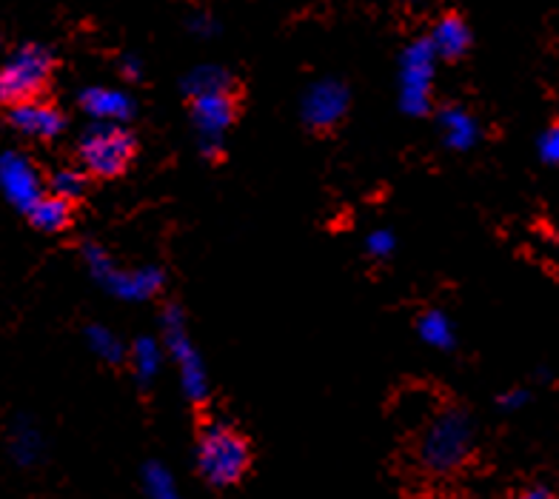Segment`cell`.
I'll use <instances>...</instances> for the list:
<instances>
[{"label": "cell", "instance_id": "6da1fadb", "mask_svg": "<svg viewBox=\"0 0 559 499\" xmlns=\"http://www.w3.org/2000/svg\"><path fill=\"white\" fill-rule=\"evenodd\" d=\"M251 448L243 433L228 423H209L198 437V471L212 488H231L246 477Z\"/></svg>", "mask_w": 559, "mask_h": 499}, {"label": "cell", "instance_id": "7a4b0ae2", "mask_svg": "<svg viewBox=\"0 0 559 499\" xmlns=\"http://www.w3.org/2000/svg\"><path fill=\"white\" fill-rule=\"evenodd\" d=\"M55 55L40 44H23L0 67V104L21 106L37 100L52 81Z\"/></svg>", "mask_w": 559, "mask_h": 499}, {"label": "cell", "instance_id": "3957f363", "mask_svg": "<svg viewBox=\"0 0 559 499\" xmlns=\"http://www.w3.org/2000/svg\"><path fill=\"white\" fill-rule=\"evenodd\" d=\"M474 428L468 414L460 408H449L435 423L426 428L423 442H419V463L435 474H449L465 463V456L472 454Z\"/></svg>", "mask_w": 559, "mask_h": 499}, {"label": "cell", "instance_id": "277c9868", "mask_svg": "<svg viewBox=\"0 0 559 499\" xmlns=\"http://www.w3.org/2000/svg\"><path fill=\"white\" fill-rule=\"evenodd\" d=\"M83 263H86L88 274L118 300L126 302H143L148 297H155L163 286H166V274L157 269V265H146V269H118L115 260L109 258V251L97 242L86 240L83 242Z\"/></svg>", "mask_w": 559, "mask_h": 499}, {"label": "cell", "instance_id": "5b68a950", "mask_svg": "<svg viewBox=\"0 0 559 499\" xmlns=\"http://www.w3.org/2000/svg\"><path fill=\"white\" fill-rule=\"evenodd\" d=\"M138 140L120 123H92L78 143L86 175L95 177H118L123 175L134 161Z\"/></svg>", "mask_w": 559, "mask_h": 499}, {"label": "cell", "instance_id": "8992f818", "mask_svg": "<svg viewBox=\"0 0 559 499\" xmlns=\"http://www.w3.org/2000/svg\"><path fill=\"white\" fill-rule=\"evenodd\" d=\"M163 340H166V348H169L171 360L177 366V375H180V385H183V394L192 400V403H206L209 396V377L206 366H203V357L194 348L192 337H189V329H186V317L180 306H166L163 309Z\"/></svg>", "mask_w": 559, "mask_h": 499}, {"label": "cell", "instance_id": "52a82bcc", "mask_svg": "<svg viewBox=\"0 0 559 499\" xmlns=\"http://www.w3.org/2000/svg\"><path fill=\"white\" fill-rule=\"evenodd\" d=\"M437 55L428 37H419L405 46L400 55V109L412 118H423L431 109Z\"/></svg>", "mask_w": 559, "mask_h": 499}, {"label": "cell", "instance_id": "ba28073f", "mask_svg": "<svg viewBox=\"0 0 559 499\" xmlns=\"http://www.w3.org/2000/svg\"><path fill=\"white\" fill-rule=\"evenodd\" d=\"M237 118L235 92H217V95L192 97V123L198 129L200 155L206 161H221L223 134Z\"/></svg>", "mask_w": 559, "mask_h": 499}, {"label": "cell", "instance_id": "9c48e42d", "mask_svg": "<svg viewBox=\"0 0 559 499\" xmlns=\"http://www.w3.org/2000/svg\"><path fill=\"white\" fill-rule=\"evenodd\" d=\"M0 194L9 206L29 214L37 200L46 194L44 175L23 152H3L0 155Z\"/></svg>", "mask_w": 559, "mask_h": 499}, {"label": "cell", "instance_id": "30bf717a", "mask_svg": "<svg viewBox=\"0 0 559 499\" xmlns=\"http://www.w3.org/2000/svg\"><path fill=\"white\" fill-rule=\"evenodd\" d=\"M348 104H352V92L337 78H323V81L311 83L302 95V120L314 132H329L340 120L346 118Z\"/></svg>", "mask_w": 559, "mask_h": 499}, {"label": "cell", "instance_id": "8fae6325", "mask_svg": "<svg viewBox=\"0 0 559 499\" xmlns=\"http://www.w3.org/2000/svg\"><path fill=\"white\" fill-rule=\"evenodd\" d=\"M7 120L15 132L26 134L32 140H55L67 129L63 111L55 109L52 104H44V100H29V104L12 106L7 111Z\"/></svg>", "mask_w": 559, "mask_h": 499}, {"label": "cell", "instance_id": "7c38bea8", "mask_svg": "<svg viewBox=\"0 0 559 499\" xmlns=\"http://www.w3.org/2000/svg\"><path fill=\"white\" fill-rule=\"evenodd\" d=\"M78 104L95 123L126 126L138 111V104H134V97L129 92L109 86H86L78 97Z\"/></svg>", "mask_w": 559, "mask_h": 499}, {"label": "cell", "instance_id": "4fadbf2b", "mask_svg": "<svg viewBox=\"0 0 559 499\" xmlns=\"http://www.w3.org/2000/svg\"><path fill=\"white\" fill-rule=\"evenodd\" d=\"M437 123L442 129V143L451 152H468L479 143L477 118L463 106H442L440 115H437Z\"/></svg>", "mask_w": 559, "mask_h": 499}, {"label": "cell", "instance_id": "5bb4252c", "mask_svg": "<svg viewBox=\"0 0 559 499\" xmlns=\"http://www.w3.org/2000/svg\"><path fill=\"white\" fill-rule=\"evenodd\" d=\"M428 44H431L437 58L460 60L472 49V29H468V23L463 17L449 12V15H442L435 23V29L428 35Z\"/></svg>", "mask_w": 559, "mask_h": 499}, {"label": "cell", "instance_id": "9a60e30c", "mask_svg": "<svg viewBox=\"0 0 559 499\" xmlns=\"http://www.w3.org/2000/svg\"><path fill=\"white\" fill-rule=\"evenodd\" d=\"M44 451L46 442L40 428L26 417L17 419L15 426H12V433H9V454H12V460L17 465H23V468H32V465L40 463Z\"/></svg>", "mask_w": 559, "mask_h": 499}, {"label": "cell", "instance_id": "2e32d148", "mask_svg": "<svg viewBox=\"0 0 559 499\" xmlns=\"http://www.w3.org/2000/svg\"><path fill=\"white\" fill-rule=\"evenodd\" d=\"M26 217H29V223L37 231H44V235H58V231H67L69 223H72V203L55 198V194L46 191Z\"/></svg>", "mask_w": 559, "mask_h": 499}, {"label": "cell", "instance_id": "e0dca14e", "mask_svg": "<svg viewBox=\"0 0 559 499\" xmlns=\"http://www.w3.org/2000/svg\"><path fill=\"white\" fill-rule=\"evenodd\" d=\"M183 88L189 97L217 95V92H235V78L223 67H198L183 78Z\"/></svg>", "mask_w": 559, "mask_h": 499}, {"label": "cell", "instance_id": "ac0fdd59", "mask_svg": "<svg viewBox=\"0 0 559 499\" xmlns=\"http://www.w3.org/2000/svg\"><path fill=\"white\" fill-rule=\"evenodd\" d=\"M417 331L423 343L437 348V352H451L456 345V334H454V325H451L449 314L440 309H431L417 320Z\"/></svg>", "mask_w": 559, "mask_h": 499}, {"label": "cell", "instance_id": "d6986e66", "mask_svg": "<svg viewBox=\"0 0 559 499\" xmlns=\"http://www.w3.org/2000/svg\"><path fill=\"white\" fill-rule=\"evenodd\" d=\"M160 345L152 337H140L138 343L129 348V363H132L134 380L140 382V389H148V382L155 380L157 371H160Z\"/></svg>", "mask_w": 559, "mask_h": 499}, {"label": "cell", "instance_id": "ffe728a7", "mask_svg": "<svg viewBox=\"0 0 559 499\" xmlns=\"http://www.w3.org/2000/svg\"><path fill=\"white\" fill-rule=\"evenodd\" d=\"M86 343L88 348H92L100 360L109 363V366H123V363H129L126 345L120 343L118 334L106 329V325H86Z\"/></svg>", "mask_w": 559, "mask_h": 499}, {"label": "cell", "instance_id": "44dd1931", "mask_svg": "<svg viewBox=\"0 0 559 499\" xmlns=\"http://www.w3.org/2000/svg\"><path fill=\"white\" fill-rule=\"evenodd\" d=\"M143 491H146V499H183L171 471L157 460L143 465Z\"/></svg>", "mask_w": 559, "mask_h": 499}, {"label": "cell", "instance_id": "7402d4cb", "mask_svg": "<svg viewBox=\"0 0 559 499\" xmlns=\"http://www.w3.org/2000/svg\"><path fill=\"white\" fill-rule=\"evenodd\" d=\"M86 186H88L86 171L72 169V166L52 171V177H49V194H55V198H60V200H67V203L81 200L83 194H86Z\"/></svg>", "mask_w": 559, "mask_h": 499}, {"label": "cell", "instance_id": "603a6c76", "mask_svg": "<svg viewBox=\"0 0 559 499\" xmlns=\"http://www.w3.org/2000/svg\"><path fill=\"white\" fill-rule=\"evenodd\" d=\"M394 249H397V237L391 235V231H385V228H377V231H371V235L366 237V254L368 258L374 260H385L394 254Z\"/></svg>", "mask_w": 559, "mask_h": 499}, {"label": "cell", "instance_id": "cb8c5ba5", "mask_svg": "<svg viewBox=\"0 0 559 499\" xmlns=\"http://www.w3.org/2000/svg\"><path fill=\"white\" fill-rule=\"evenodd\" d=\"M537 152L543 157V163H551V166H559V123L548 126L543 134H539Z\"/></svg>", "mask_w": 559, "mask_h": 499}, {"label": "cell", "instance_id": "d4e9b609", "mask_svg": "<svg viewBox=\"0 0 559 499\" xmlns=\"http://www.w3.org/2000/svg\"><path fill=\"white\" fill-rule=\"evenodd\" d=\"M525 403H528V391L523 389L506 391V394H500V400H497V405H500L502 412H516V408H523Z\"/></svg>", "mask_w": 559, "mask_h": 499}, {"label": "cell", "instance_id": "484cf974", "mask_svg": "<svg viewBox=\"0 0 559 499\" xmlns=\"http://www.w3.org/2000/svg\"><path fill=\"white\" fill-rule=\"evenodd\" d=\"M189 29H192L194 35L209 37V35H212V32H217V21H214V17L209 15V12H198V15L189 17Z\"/></svg>", "mask_w": 559, "mask_h": 499}, {"label": "cell", "instance_id": "4316f807", "mask_svg": "<svg viewBox=\"0 0 559 499\" xmlns=\"http://www.w3.org/2000/svg\"><path fill=\"white\" fill-rule=\"evenodd\" d=\"M120 74H123L129 83H138L140 78H143V63H140V58L123 55V58H120Z\"/></svg>", "mask_w": 559, "mask_h": 499}, {"label": "cell", "instance_id": "83f0119b", "mask_svg": "<svg viewBox=\"0 0 559 499\" xmlns=\"http://www.w3.org/2000/svg\"><path fill=\"white\" fill-rule=\"evenodd\" d=\"M516 499H559L548 485H528L525 491L516 494Z\"/></svg>", "mask_w": 559, "mask_h": 499}]
</instances>
